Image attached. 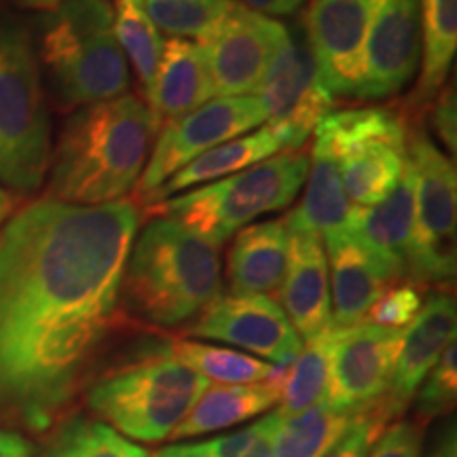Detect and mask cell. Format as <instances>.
<instances>
[{"instance_id":"6da1fadb","label":"cell","mask_w":457,"mask_h":457,"mask_svg":"<svg viewBox=\"0 0 457 457\" xmlns=\"http://www.w3.org/2000/svg\"><path fill=\"white\" fill-rule=\"evenodd\" d=\"M134 202L41 199L0 231V417L47 432L117 322Z\"/></svg>"},{"instance_id":"7a4b0ae2","label":"cell","mask_w":457,"mask_h":457,"mask_svg":"<svg viewBox=\"0 0 457 457\" xmlns=\"http://www.w3.org/2000/svg\"><path fill=\"white\" fill-rule=\"evenodd\" d=\"M162 117L136 96L96 102L68 119L51 162V199L104 205L138 185Z\"/></svg>"},{"instance_id":"3957f363","label":"cell","mask_w":457,"mask_h":457,"mask_svg":"<svg viewBox=\"0 0 457 457\" xmlns=\"http://www.w3.org/2000/svg\"><path fill=\"white\" fill-rule=\"evenodd\" d=\"M121 295L145 322L179 327L220 295L219 253L174 220H151L131 244Z\"/></svg>"},{"instance_id":"277c9868","label":"cell","mask_w":457,"mask_h":457,"mask_svg":"<svg viewBox=\"0 0 457 457\" xmlns=\"http://www.w3.org/2000/svg\"><path fill=\"white\" fill-rule=\"evenodd\" d=\"M112 21L111 0H64L41 21L38 54L64 106H89L128 91V62Z\"/></svg>"},{"instance_id":"5b68a950","label":"cell","mask_w":457,"mask_h":457,"mask_svg":"<svg viewBox=\"0 0 457 457\" xmlns=\"http://www.w3.org/2000/svg\"><path fill=\"white\" fill-rule=\"evenodd\" d=\"M307 174V155L282 153L182 197L153 204L148 214L174 220L216 250L256 216L284 210L299 195Z\"/></svg>"},{"instance_id":"8992f818","label":"cell","mask_w":457,"mask_h":457,"mask_svg":"<svg viewBox=\"0 0 457 457\" xmlns=\"http://www.w3.org/2000/svg\"><path fill=\"white\" fill-rule=\"evenodd\" d=\"M51 163V125L30 32L0 17V180L34 193Z\"/></svg>"},{"instance_id":"52a82bcc","label":"cell","mask_w":457,"mask_h":457,"mask_svg":"<svg viewBox=\"0 0 457 457\" xmlns=\"http://www.w3.org/2000/svg\"><path fill=\"white\" fill-rule=\"evenodd\" d=\"M210 381L168 352L112 370L87 392L91 413L129 441L159 443L195 407Z\"/></svg>"},{"instance_id":"ba28073f","label":"cell","mask_w":457,"mask_h":457,"mask_svg":"<svg viewBox=\"0 0 457 457\" xmlns=\"http://www.w3.org/2000/svg\"><path fill=\"white\" fill-rule=\"evenodd\" d=\"M313 131L339 162L343 187L353 205L370 208L398 185L409 162V142L407 123L396 108L328 112Z\"/></svg>"},{"instance_id":"9c48e42d","label":"cell","mask_w":457,"mask_h":457,"mask_svg":"<svg viewBox=\"0 0 457 457\" xmlns=\"http://www.w3.org/2000/svg\"><path fill=\"white\" fill-rule=\"evenodd\" d=\"M415 168V227L409 273L420 282H449L455 276V163L424 131L409 140Z\"/></svg>"},{"instance_id":"30bf717a","label":"cell","mask_w":457,"mask_h":457,"mask_svg":"<svg viewBox=\"0 0 457 457\" xmlns=\"http://www.w3.org/2000/svg\"><path fill=\"white\" fill-rule=\"evenodd\" d=\"M265 128L279 146L296 153L330 112L335 98L320 77V68L303 26L290 30L276 51L259 91Z\"/></svg>"},{"instance_id":"8fae6325","label":"cell","mask_w":457,"mask_h":457,"mask_svg":"<svg viewBox=\"0 0 457 457\" xmlns=\"http://www.w3.org/2000/svg\"><path fill=\"white\" fill-rule=\"evenodd\" d=\"M262 123H265V112L254 96L216 98L205 102L193 112L170 119L159 134L145 174L136 185L138 202L193 159L228 140L242 138Z\"/></svg>"},{"instance_id":"7c38bea8","label":"cell","mask_w":457,"mask_h":457,"mask_svg":"<svg viewBox=\"0 0 457 457\" xmlns=\"http://www.w3.org/2000/svg\"><path fill=\"white\" fill-rule=\"evenodd\" d=\"M288 37V28L273 17L231 0L225 17L202 45L214 94L220 98L253 96L276 51Z\"/></svg>"},{"instance_id":"4fadbf2b","label":"cell","mask_w":457,"mask_h":457,"mask_svg":"<svg viewBox=\"0 0 457 457\" xmlns=\"http://www.w3.org/2000/svg\"><path fill=\"white\" fill-rule=\"evenodd\" d=\"M404 328L370 322L339 328L330 358L324 403L337 413L360 415L377 407L390 390Z\"/></svg>"},{"instance_id":"5bb4252c","label":"cell","mask_w":457,"mask_h":457,"mask_svg":"<svg viewBox=\"0 0 457 457\" xmlns=\"http://www.w3.org/2000/svg\"><path fill=\"white\" fill-rule=\"evenodd\" d=\"M381 0H312L303 30L333 98H360L364 47Z\"/></svg>"},{"instance_id":"9a60e30c","label":"cell","mask_w":457,"mask_h":457,"mask_svg":"<svg viewBox=\"0 0 457 457\" xmlns=\"http://www.w3.org/2000/svg\"><path fill=\"white\" fill-rule=\"evenodd\" d=\"M187 333L253 352L273 367H288L303 350L299 333L282 307L267 295H219Z\"/></svg>"},{"instance_id":"2e32d148","label":"cell","mask_w":457,"mask_h":457,"mask_svg":"<svg viewBox=\"0 0 457 457\" xmlns=\"http://www.w3.org/2000/svg\"><path fill=\"white\" fill-rule=\"evenodd\" d=\"M421 57L420 0H381L364 47L358 100H384L403 91Z\"/></svg>"},{"instance_id":"e0dca14e","label":"cell","mask_w":457,"mask_h":457,"mask_svg":"<svg viewBox=\"0 0 457 457\" xmlns=\"http://www.w3.org/2000/svg\"><path fill=\"white\" fill-rule=\"evenodd\" d=\"M455 327L457 312L453 296L434 293L426 305H421L413 322L404 328L390 390L381 400V409L387 420H396L409 409L441 353L447 350L451 341H455Z\"/></svg>"},{"instance_id":"ac0fdd59","label":"cell","mask_w":457,"mask_h":457,"mask_svg":"<svg viewBox=\"0 0 457 457\" xmlns=\"http://www.w3.org/2000/svg\"><path fill=\"white\" fill-rule=\"evenodd\" d=\"M328 261L322 236L288 233L282 290L284 313L303 341L312 339L333 324Z\"/></svg>"},{"instance_id":"d6986e66","label":"cell","mask_w":457,"mask_h":457,"mask_svg":"<svg viewBox=\"0 0 457 457\" xmlns=\"http://www.w3.org/2000/svg\"><path fill=\"white\" fill-rule=\"evenodd\" d=\"M322 242L333 278V324L337 328L356 327L394 278L350 228L330 231Z\"/></svg>"},{"instance_id":"ffe728a7","label":"cell","mask_w":457,"mask_h":457,"mask_svg":"<svg viewBox=\"0 0 457 457\" xmlns=\"http://www.w3.org/2000/svg\"><path fill=\"white\" fill-rule=\"evenodd\" d=\"M415 227V168L404 165L403 176L392 193L370 208H353L347 228L373 253L396 279L409 271L411 239Z\"/></svg>"},{"instance_id":"44dd1931","label":"cell","mask_w":457,"mask_h":457,"mask_svg":"<svg viewBox=\"0 0 457 457\" xmlns=\"http://www.w3.org/2000/svg\"><path fill=\"white\" fill-rule=\"evenodd\" d=\"M212 96L214 85L202 45L187 38H170L163 43L148 106L159 117L179 119L204 106Z\"/></svg>"},{"instance_id":"7402d4cb","label":"cell","mask_w":457,"mask_h":457,"mask_svg":"<svg viewBox=\"0 0 457 457\" xmlns=\"http://www.w3.org/2000/svg\"><path fill=\"white\" fill-rule=\"evenodd\" d=\"M286 370L262 384L248 386H212L205 387L195 407L174 428L170 441L197 438L242 424L267 413L279 400Z\"/></svg>"},{"instance_id":"603a6c76","label":"cell","mask_w":457,"mask_h":457,"mask_svg":"<svg viewBox=\"0 0 457 457\" xmlns=\"http://www.w3.org/2000/svg\"><path fill=\"white\" fill-rule=\"evenodd\" d=\"M288 231L284 220H267L237 233L228 253L231 293L273 295L284 279Z\"/></svg>"},{"instance_id":"cb8c5ba5","label":"cell","mask_w":457,"mask_h":457,"mask_svg":"<svg viewBox=\"0 0 457 457\" xmlns=\"http://www.w3.org/2000/svg\"><path fill=\"white\" fill-rule=\"evenodd\" d=\"M313 168L307 180L301 204L284 219L288 233H316L327 236L330 231L347 228L353 205L343 187L339 162L327 145L316 140L313 145Z\"/></svg>"},{"instance_id":"d4e9b609","label":"cell","mask_w":457,"mask_h":457,"mask_svg":"<svg viewBox=\"0 0 457 457\" xmlns=\"http://www.w3.org/2000/svg\"><path fill=\"white\" fill-rule=\"evenodd\" d=\"M282 151L279 140L271 134L270 129L262 125V129L254 131V134L242 136V138L228 140L225 145H219L212 151L204 153L197 159H193L191 163L176 171L174 176H170L163 185H159L155 191L148 193L142 199V204H157L163 202L174 195V193L185 191L188 187L202 185V182L219 180L222 176L237 174L250 165H256L265 159Z\"/></svg>"},{"instance_id":"484cf974","label":"cell","mask_w":457,"mask_h":457,"mask_svg":"<svg viewBox=\"0 0 457 457\" xmlns=\"http://www.w3.org/2000/svg\"><path fill=\"white\" fill-rule=\"evenodd\" d=\"M421 77L413 102L428 104L445 87L457 49V0H420Z\"/></svg>"},{"instance_id":"4316f807","label":"cell","mask_w":457,"mask_h":457,"mask_svg":"<svg viewBox=\"0 0 457 457\" xmlns=\"http://www.w3.org/2000/svg\"><path fill=\"white\" fill-rule=\"evenodd\" d=\"M337 333L339 328L330 324L320 335L303 341V350L293 367L286 369L278 407L284 420L316 407L327 396L330 358H333Z\"/></svg>"},{"instance_id":"83f0119b","label":"cell","mask_w":457,"mask_h":457,"mask_svg":"<svg viewBox=\"0 0 457 457\" xmlns=\"http://www.w3.org/2000/svg\"><path fill=\"white\" fill-rule=\"evenodd\" d=\"M165 352L193 373L205 377L208 381H219L220 386L262 384L282 373V369L278 370V367L265 360L210 343L174 341Z\"/></svg>"},{"instance_id":"f1b7e54d","label":"cell","mask_w":457,"mask_h":457,"mask_svg":"<svg viewBox=\"0 0 457 457\" xmlns=\"http://www.w3.org/2000/svg\"><path fill=\"white\" fill-rule=\"evenodd\" d=\"M112 11L114 38H117L123 55L129 57L148 102L153 96L163 41L151 17H148L142 0H114Z\"/></svg>"},{"instance_id":"f546056e","label":"cell","mask_w":457,"mask_h":457,"mask_svg":"<svg viewBox=\"0 0 457 457\" xmlns=\"http://www.w3.org/2000/svg\"><path fill=\"white\" fill-rule=\"evenodd\" d=\"M353 417L337 413L324 400L299 415L286 417L273 457H324L350 428Z\"/></svg>"},{"instance_id":"4dcf8cb0","label":"cell","mask_w":457,"mask_h":457,"mask_svg":"<svg viewBox=\"0 0 457 457\" xmlns=\"http://www.w3.org/2000/svg\"><path fill=\"white\" fill-rule=\"evenodd\" d=\"M43 457H148V453L104 421L71 417L51 436Z\"/></svg>"},{"instance_id":"1f68e13d","label":"cell","mask_w":457,"mask_h":457,"mask_svg":"<svg viewBox=\"0 0 457 457\" xmlns=\"http://www.w3.org/2000/svg\"><path fill=\"white\" fill-rule=\"evenodd\" d=\"M231 0H145L155 28L171 38H195L204 43L225 17Z\"/></svg>"},{"instance_id":"d6a6232c","label":"cell","mask_w":457,"mask_h":457,"mask_svg":"<svg viewBox=\"0 0 457 457\" xmlns=\"http://www.w3.org/2000/svg\"><path fill=\"white\" fill-rule=\"evenodd\" d=\"M282 424L284 417L276 409L244 430L222 434L212 441H202L197 445L205 457H273Z\"/></svg>"},{"instance_id":"836d02e7","label":"cell","mask_w":457,"mask_h":457,"mask_svg":"<svg viewBox=\"0 0 457 457\" xmlns=\"http://www.w3.org/2000/svg\"><path fill=\"white\" fill-rule=\"evenodd\" d=\"M417 415L420 421L434 420V417L449 415L455 407L457 396V347L451 341L447 350L441 353L438 362L428 373L424 384L417 390Z\"/></svg>"},{"instance_id":"e575fe53","label":"cell","mask_w":457,"mask_h":457,"mask_svg":"<svg viewBox=\"0 0 457 457\" xmlns=\"http://www.w3.org/2000/svg\"><path fill=\"white\" fill-rule=\"evenodd\" d=\"M421 310V295L413 284H400L384 290L373 303L367 318L370 324L386 328H407Z\"/></svg>"},{"instance_id":"d590c367","label":"cell","mask_w":457,"mask_h":457,"mask_svg":"<svg viewBox=\"0 0 457 457\" xmlns=\"http://www.w3.org/2000/svg\"><path fill=\"white\" fill-rule=\"evenodd\" d=\"M387 421L390 420H387L384 409H381V403L356 415L350 428L343 432V436L324 457H369L377 438L386 430Z\"/></svg>"},{"instance_id":"8d00e7d4","label":"cell","mask_w":457,"mask_h":457,"mask_svg":"<svg viewBox=\"0 0 457 457\" xmlns=\"http://www.w3.org/2000/svg\"><path fill=\"white\" fill-rule=\"evenodd\" d=\"M424 436V421H394L377 438L369 457H421Z\"/></svg>"},{"instance_id":"74e56055","label":"cell","mask_w":457,"mask_h":457,"mask_svg":"<svg viewBox=\"0 0 457 457\" xmlns=\"http://www.w3.org/2000/svg\"><path fill=\"white\" fill-rule=\"evenodd\" d=\"M430 125L434 134L443 140V145L451 153L457 151V108H455V89H445L434 98Z\"/></svg>"},{"instance_id":"f35d334b","label":"cell","mask_w":457,"mask_h":457,"mask_svg":"<svg viewBox=\"0 0 457 457\" xmlns=\"http://www.w3.org/2000/svg\"><path fill=\"white\" fill-rule=\"evenodd\" d=\"M34 445L20 432L0 430V457H32Z\"/></svg>"},{"instance_id":"ab89813d","label":"cell","mask_w":457,"mask_h":457,"mask_svg":"<svg viewBox=\"0 0 457 457\" xmlns=\"http://www.w3.org/2000/svg\"><path fill=\"white\" fill-rule=\"evenodd\" d=\"M239 3L265 15H293L305 0H239Z\"/></svg>"},{"instance_id":"60d3db41","label":"cell","mask_w":457,"mask_h":457,"mask_svg":"<svg viewBox=\"0 0 457 457\" xmlns=\"http://www.w3.org/2000/svg\"><path fill=\"white\" fill-rule=\"evenodd\" d=\"M430 457H457V441H455V424H451L443 436L434 445Z\"/></svg>"},{"instance_id":"b9f144b4","label":"cell","mask_w":457,"mask_h":457,"mask_svg":"<svg viewBox=\"0 0 457 457\" xmlns=\"http://www.w3.org/2000/svg\"><path fill=\"white\" fill-rule=\"evenodd\" d=\"M151 457H205L204 451L199 449L197 443H187V445H170V447L159 449L157 453Z\"/></svg>"},{"instance_id":"7bdbcfd3","label":"cell","mask_w":457,"mask_h":457,"mask_svg":"<svg viewBox=\"0 0 457 457\" xmlns=\"http://www.w3.org/2000/svg\"><path fill=\"white\" fill-rule=\"evenodd\" d=\"M13 3L20 4V7L26 9H43V11H54L55 7H60L64 0H13Z\"/></svg>"},{"instance_id":"ee69618b","label":"cell","mask_w":457,"mask_h":457,"mask_svg":"<svg viewBox=\"0 0 457 457\" xmlns=\"http://www.w3.org/2000/svg\"><path fill=\"white\" fill-rule=\"evenodd\" d=\"M11 208H13V197H11L9 193L0 187V225H3L4 219L9 216Z\"/></svg>"}]
</instances>
